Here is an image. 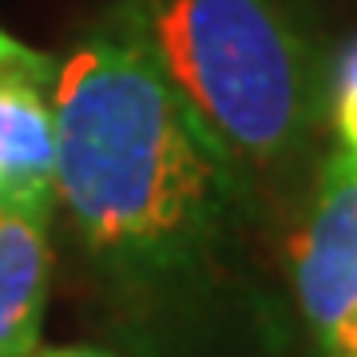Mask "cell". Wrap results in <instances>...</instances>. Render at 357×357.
<instances>
[{"label":"cell","instance_id":"cell-3","mask_svg":"<svg viewBox=\"0 0 357 357\" xmlns=\"http://www.w3.org/2000/svg\"><path fill=\"white\" fill-rule=\"evenodd\" d=\"M294 294L321 345L357 318V155L333 147L294 238Z\"/></svg>","mask_w":357,"mask_h":357},{"label":"cell","instance_id":"cell-4","mask_svg":"<svg viewBox=\"0 0 357 357\" xmlns=\"http://www.w3.org/2000/svg\"><path fill=\"white\" fill-rule=\"evenodd\" d=\"M48 79L0 76V206L52 215L56 206V107Z\"/></svg>","mask_w":357,"mask_h":357},{"label":"cell","instance_id":"cell-9","mask_svg":"<svg viewBox=\"0 0 357 357\" xmlns=\"http://www.w3.org/2000/svg\"><path fill=\"white\" fill-rule=\"evenodd\" d=\"M32 357H112V354L91 349V345H56V349H36Z\"/></svg>","mask_w":357,"mask_h":357},{"label":"cell","instance_id":"cell-8","mask_svg":"<svg viewBox=\"0 0 357 357\" xmlns=\"http://www.w3.org/2000/svg\"><path fill=\"white\" fill-rule=\"evenodd\" d=\"M321 349H326V357H357V318L345 321Z\"/></svg>","mask_w":357,"mask_h":357},{"label":"cell","instance_id":"cell-7","mask_svg":"<svg viewBox=\"0 0 357 357\" xmlns=\"http://www.w3.org/2000/svg\"><path fill=\"white\" fill-rule=\"evenodd\" d=\"M56 60L44 56V52L28 48L20 44L16 36H8L4 28H0V76H36V79H48L56 84Z\"/></svg>","mask_w":357,"mask_h":357},{"label":"cell","instance_id":"cell-2","mask_svg":"<svg viewBox=\"0 0 357 357\" xmlns=\"http://www.w3.org/2000/svg\"><path fill=\"white\" fill-rule=\"evenodd\" d=\"M107 20L147 48L243 175H278L310 147L330 68L294 0H119Z\"/></svg>","mask_w":357,"mask_h":357},{"label":"cell","instance_id":"cell-6","mask_svg":"<svg viewBox=\"0 0 357 357\" xmlns=\"http://www.w3.org/2000/svg\"><path fill=\"white\" fill-rule=\"evenodd\" d=\"M326 115L337 135V147L357 155V36L345 44L326 76Z\"/></svg>","mask_w":357,"mask_h":357},{"label":"cell","instance_id":"cell-1","mask_svg":"<svg viewBox=\"0 0 357 357\" xmlns=\"http://www.w3.org/2000/svg\"><path fill=\"white\" fill-rule=\"evenodd\" d=\"M52 107L56 195L91 258L131 282L203 266L246 175L147 48L103 20L56 68Z\"/></svg>","mask_w":357,"mask_h":357},{"label":"cell","instance_id":"cell-5","mask_svg":"<svg viewBox=\"0 0 357 357\" xmlns=\"http://www.w3.org/2000/svg\"><path fill=\"white\" fill-rule=\"evenodd\" d=\"M48 215L0 206V357H32L48 306Z\"/></svg>","mask_w":357,"mask_h":357}]
</instances>
